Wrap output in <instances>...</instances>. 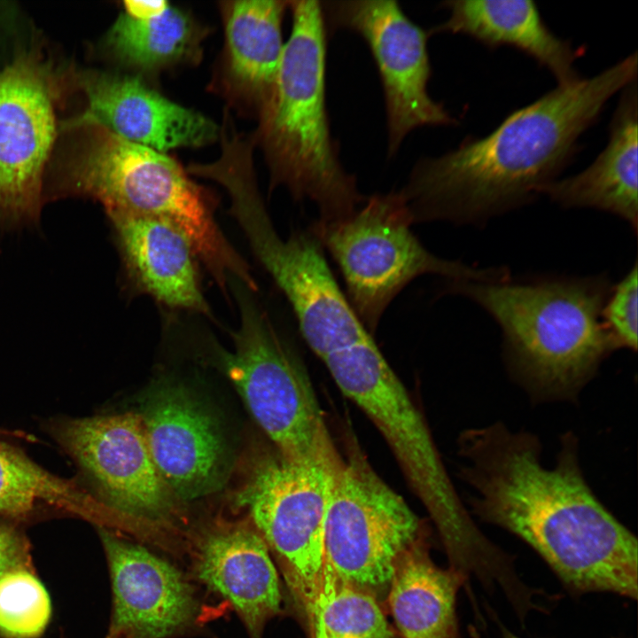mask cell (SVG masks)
Instances as JSON below:
<instances>
[{
    "instance_id": "7c38bea8",
    "label": "cell",
    "mask_w": 638,
    "mask_h": 638,
    "mask_svg": "<svg viewBox=\"0 0 638 638\" xmlns=\"http://www.w3.org/2000/svg\"><path fill=\"white\" fill-rule=\"evenodd\" d=\"M47 431L113 513L156 523L170 514L174 495L156 467L138 413L58 418Z\"/></svg>"
},
{
    "instance_id": "4316f807",
    "label": "cell",
    "mask_w": 638,
    "mask_h": 638,
    "mask_svg": "<svg viewBox=\"0 0 638 638\" xmlns=\"http://www.w3.org/2000/svg\"><path fill=\"white\" fill-rule=\"evenodd\" d=\"M637 264L612 288L602 309L603 327L617 349H637Z\"/></svg>"
},
{
    "instance_id": "1f68e13d",
    "label": "cell",
    "mask_w": 638,
    "mask_h": 638,
    "mask_svg": "<svg viewBox=\"0 0 638 638\" xmlns=\"http://www.w3.org/2000/svg\"><path fill=\"white\" fill-rule=\"evenodd\" d=\"M105 638H113V637H108V636H106Z\"/></svg>"
},
{
    "instance_id": "cb8c5ba5",
    "label": "cell",
    "mask_w": 638,
    "mask_h": 638,
    "mask_svg": "<svg viewBox=\"0 0 638 638\" xmlns=\"http://www.w3.org/2000/svg\"><path fill=\"white\" fill-rule=\"evenodd\" d=\"M205 33L183 10L171 6L151 19L122 12L106 35L114 58L136 74H149L198 58Z\"/></svg>"
},
{
    "instance_id": "603a6c76",
    "label": "cell",
    "mask_w": 638,
    "mask_h": 638,
    "mask_svg": "<svg viewBox=\"0 0 638 638\" xmlns=\"http://www.w3.org/2000/svg\"><path fill=\"white\" fill-rule=\"evenodd\" d=\"M53 510L110 524L113 515L78 482L55 476L0 439V516L27 519Z\"/></svg>"
},
{
    "instance_id": "6da1fadb",
    "label": "cell",
    "mask_w": 638,
    "mask_h": 638,
    "mask_svg": "<svg viewBox=\"0 0 638 638\" xmlns=\"http://www.w3.org/2000/svg\"><path fill=\"white\" fill-rule=\"evenodd\" d=\"M458 447L473 515L524 541L572 592L637 598V539L586 480L573 432L551 468L537 435L500 421L463 431Z\"/></svg>"
},
{
    "instance_id": "5bb4252c",
    "label": "cell",
    "mask_w": 638,
    "mask_h": 638,
    "mask_svg": "<svg viewBox=\"0 0 638 638\" xmlns=\"http://www.w3.org/2000/svg\"><path fill=\"white\" fill-rule=\"evenodd\" d=\"M138 415L156 467L174 496L191 501L222 486L230 470L226 440L189 389L177 383L156 385Z\"/></svg>"
},
{
    "instance_id": "44dd1931",
    "label": "cell",
    "mask_w": 638,
    "mask_h": 638,
    "mask_svg": "<svg viewBox=\"0 0 638 638\" xmlns=\"http://www.w3.org/2000/svg\"><path fill=\"white\" fill-rule=\"evenodd\" d=\"M289 1L245 0L222 6L227 87L247 101L259 117L269 106L276 87L284 43L282 20Z\"/></svg>"
},
{
    "instance_id": "ba28073f",
    "label": "cell",
    "mask_w": 638,
    "mask_h": 638,
    "mask_svg": "<svg viewBox=\"0 0 638 638\" xmlns=\"http://www.w3.org/2000/svg\"><path fill=\"white\" fill-rule=\"evenodd\" d=\"M240 311L234 349L219 359L253 418L284 457L315 462L338 454L311 381L295 354L251 296L233 280Z\"/></svg>"
},
{
    "instance_id": "ffe728a7",
    "label": "cell",
    "mask_w": 638,
    "mask_h": 638,
    "mask_svg": "<svg viewBox=\"0 0 638 638\" xmlns=\"http://www.w3.org/2000/svg\"><path fill=\"white\" fill-rule=\"evenodd\" d=\"M610 123L606 146L580 173L542 190L564 207H592L626 221L637 231V80L622 91Z\"/></svg>"
},
{
    "instance_id": "7402d4cb",
    "label": "cell",
    "mask_w": 638,
    "mask_h": 638,
    "mask_svg": "<svg viewBox=\"0 0 638 638\" xmlns=\"http://www.w3.org/2000/svg\"><path fill=\"white\" fill-rule=\"evenodd\" d=\"M467 579L458 571L434 564L422 538L399 560L387 600L402 638H461L456 595Z\"/></svg>"
},
{
    "instance_id": "3957f363",
    "label": "cell",
    "mask_w": 638,
    "mask_h": 638,
    "mask_svg": "<svg viewBox=\"0 0 638 638\" xmlns=\"http://www.w3.org/2000/svg\"><path fill=\"white\" fill-rule=\"evenodd\" d=\"M451 284L499 324L511 372L537 400H574L617 349L602 321V277Z\"/></svg>"
},
{
    "instance_id": "f1b7e54d",
    "label": "cell",
    "mask_w": 638,
    "mask_h": 638,
    "mask_svg": "<svg viewBox=\"0 0 638 638\" xmlns=\"http://www.w3.org/2000/svg\"><path fill=\"white\" fill-rule=\"evenodd\" d=\"M124 12L136 19H151L161 14L169 5L167 1H136L123 2Z\"/></svg>"
},
{
    "instance_id": "7a4b0ae2",
    "label": "cell",
    "mask_w": 638,
    "mask_h": 638,
    "mask_svg": "<svg viewBox=\"0 0 638 638\" xmlns=\"http://www.w3.org/2000/svg\"><path fill=\"white\" fill-rule=\"evenodd\" d=\"M637 52L589 78L557 85L492 132L420 159L400 191L413 222H475L533 200L580 150L608 101L637 80Z\"/></svg>"
},
{
    "instance_id": "9a60e30c",
    "label": "cell",
    "mask_w": 638,
    "mask_h": 638,
    "mask_svg": "<svg viewBox=\"0 0 638 638\" xmlns=\"http://www.w3.org/2000/svg\"><path fill=\"white\" fill-rule=\"evenodd\" d=\"M113 590L106 636L169 638L193 625L198 610L191 582L169 561L100 526Z\"/></svg>"
},
{
    "instance_id": "52a82bcc",
    "label": "cell",
    "mask_w": 638,
    "mask_h": 638,
    "mask_svg": "<svg viewBox=\"0 0 638 638\" xmlns=\"http://www.w3.org/2000/svg\"><path fill=\"white\" fill-rule=\"evenodd\" d=\"M413 223L400 191H391L366 198L345 220L316 221L310 228L338 264L346 297L371 334L392 300L423 275L480 283L510 280L503 268H477L437 257L413 234Z\"/></svg>"
},
{
    "instance_id": "ac0fdd59",
    "label": "cell",
    "mask_w": 638,
    "mask_h": 638,
    "mask_svg": "<svg viewBox=\"0 0 638 638\" xmlns=\"http://www.w3.org/2000/svg\"><path fill=\"white\" fill-rule=\"evenodd\" d=\"M127 271L143 291L169 307L208 315L197 254L186 236L154 218L108 214Z\"/></svg>"
},
{
    "instance_id": "30bf717a",
    "label": "cell",
    "mask_w": 638,
    "mask_h": 638,
    "mask_svg": "<svg viewBox=\"0 0 638 638\" xmlns=\"http://www.w3.org/2000/svg\"><path fill=\"white\" fill-rule=\"evenodd\" d=\"M340 460L339 454L304 463L266 455L237 495L307 616L321 586L325 515Z\"/></svg>"
},
{
    "instance_id": "8fae6325",
    "label": "cell",
    "mask_w": 638,
    "mask_h": 638,
    "mask_svg": "<svg viewBox=\"0 0 638 638\" xmlns=\"http://www.w3.org/2000/svg\"><path fill=\"white\" fill-rule=\"evenodd\" d=\"M328 29H347L367 44L384 92L388 156L405 137L424 126H452L457 121L428 91L432 75L427 38L393 0L321 2Z\"/></svg>"
},
{
    "instance_id": "277c9868",
    "label": "cell",
    "mask_w": 638,
    "mask_h": 638,
    "mask_svg": "<svg viewBox=\"0 0 638 638\" xmlns=\"http://www.w3.org/2000/svg\"><path fill=\"white\" fill-rule=\"evenodd\" d=\"M292 26L277 83L253 142L265 153L272 188L317 206L318 222L351 216L366 198L340 163L326 107L328 31L321 1H289Z\"/></svg>"
},
{
    "instance_id": "5b68a950",
    "label": "cell",
    "mask_w": 638,
    "mask_h": 638,
    "mask_svg": "<svg viewBox=\"0 0 638 638\" xmlns=\"http://www.w3.org/2000/svg\"><path fill=\"white\" fill-rule=\"evenodd\" d=\"M341 393L370 419L393 451L444 545L452 568L485 580L504 553L476 525L406 387L372 340L323 362Z\"/></svg>"
},
{
    "instance_id": "484cf974",
    "label": "cell",
    "mask_w": 638,
    "mask_h": 638,
    "mask_svg": "<svg viewBox=\"0 0 638 638\" xmlns=\"http://www.w3.org/2000/svg\"><path fill=\"white\" fill-rule=\"evenodd\" d=\"M51 601L30 568L0 575V634L8 638H35L46 627Z\"/></svg>"
},
{
    "instance_id": "f546056e",
    "label": "cell",
    "mask_w": 638,
    "mask_h": 638,
    "mask_svg": "<svg viewBox=\"0 0 638 638\" xmlns=\"http://www.w3.org/2000/svg\"><path fill=\"white\" fill-rule=\"evenodd\" d=\"M313 638H332L326 631L321 615L316 608L309 617Z\"/></svg>"
},
{
    "instance_id": "d4e9b609",
    "label": "cell",
    "mask_w": 638,
    "mask_h": 638,
    "mask_svg": "<svg viewBox=\"0 0 638 638\" xmlns=\"http://www.w3.org/2000/svg\"><path fill=\"white\" fill-rule=\"evenodd\" d=\"M315 608L332 638H396L377 598L339 580L325 564Z\"/></svg>"
},
{
    "instance_id": "4dcf8cb0",
    "label": "cell",
    "mask_w": 638,
    "mask_h": 638,
    "mask_svg": "<svg viewBox=\"0 0 638 638\" xmlns=\"http://www.w3.org/2000/svg\"><path fill=\"white\" fill-rule=\"evenodd\" d=\"M501 630L502 633V638H519L513 634L511 632H510L507 628H505L502 625L500 626Z\"/></svg>"
},
{
    "instance_id": "4fadbf2b",
    "label": "cell",
    "mask_w": 638,
    "mask_h": 638,
    "mask_svg": "<svg viewBox=\"0 0 638 638\" xmlns=\"http://www.w3.org/2000/svg\"><path fill=\"white\" fill-rule=\"evenodd\" d=\"M55 137L50 76L21 56L0 72V223L35 222L43 173Z\"/></svg>"
},
{
    "instance_id": "e0dca14e",
    "label": "cell",
    "mask_w": 638,
    "mask_h": 638,
    "mask_svg": "<svg viewBox=\"0 0 638 638\" xmlns=\"http://www.w3.org/2000/svg\"><path fill=\"white\" fill-rule=\"evenodd\" d=\"M195 578L233 607L249 638H262L281 611L276 565L255 527L222 525L207 530L191 556Z\"/></svg>"
},
{
    "instance_id": "2e32d148",
    "label": "cell",
    "mask_w": 638,
    "mask_h": 638,
    "mask_svg": "<svg viewBox=\"0 0 638 638\" xmlns=\"http://www.w3.org/2000/svg\"><path fill=\"white\" fill-rule=\"evenodd\" d=\"M87 107L82 125H99L130 142L166 152L216 140L220 128L210 119L180 105L136 75L83 74Z\"/></svg>"
},
{
    "instance_id": "9c48e42d",
    "label": "cell",
    "mask_w": 638,
    "mask_h": 638,
    "mask_svg": "<svg viewBox=\"0 0 638 638\" xmlns=\"http://www.w3.org/2000/svg\"><path fill=\"white\" fill-rule=\"evenodd\" d=\"M422 538L419 517L352 447L333 475L324 564L339 580L378 598L387 595L401 557Z\"/></svg>"
},
{
    "instance_id": "8992f818",
    "label": "cell",
    "mask_w": 638,
    "mask_h": 638,
    "mask_svg": "<svg viewBox=\"0 0 638 638\" xmlns=\"http://www.w3.org/2000/svg\"><path fill=\"white\" fill-rule=\"evenodd\" d=\"M68 170L67 190L99 201L107 214L167 222L181 230L223 292L230 279L248 287L249 266L222 232L210 194L165 152L126 140L95 124Z\"/></svg>"
},
{
    "instance_id": "83f0119b",
    "label": "cell",
    "mask_w": 638,
    "mask_h": 638,
    "mask_svg": "<svg viewBox=\"0 0 638 638\" xmlns=\"http://www.w3.org/2000/svg\"><path fill=\"white\" fill-rule=\"evenodd\" d=\"M19 568H30L28 543L12 525L0 520V575Z\"/></svg>"
},
{
    "instance_id": "d6986e66",
    "label": "cell",
    "mask_w": 638,
    "mask_h": 638,
    "mask_svg": "<svg viewBox=\"0 0 638 638\" xmlns=\"http://www.w3.org/2000/svg\"><path fill=\"white\" fill-rule=\"evenodd\" d=\"M441 7L447 20L430 31L461 34L494 49L510 46L549 70L557 85L570 84L580 75L575 61L581 50L556 35L531 0H451Z\"/></svg>"
}]
</instances>
